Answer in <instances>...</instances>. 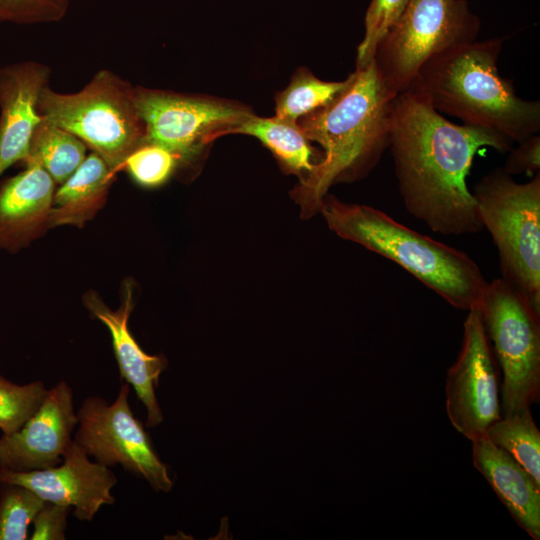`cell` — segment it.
Instances as JSON below:
<instances>
[{
  "instance_id": "25",
  "label": "cell",
  "mask_w": 540,
  "mask_h": 540,
  "mask_svg": "<svg viewBox=\"0 0 540 540\" xmlns=\"http://www.w3.org/2000/svg\"><path fill=\"white\" fill-rule=\"evenodd\" d=\"M179 162V158L168 149L143 142L129 154L123 167L139 185L153 188L164 184Z\"/></svg>"
},
{
  "instance_id": "1",
  "label": "cell",
  "mask_w": 540,
  "mask_h": 540,
  "mask_svg": "<svg viewBox=\"0 0 540 540\" xmlns=\"http://www.w3.org/2000/svg\"><path fill=\"white\" fill-rule=\"evenodd\" d=\"M513 143L491 129L447 120L414 89L393 101L388 149L399 192L407 211L436 233L484 229L467 176L480 150L505 153Z\"/></svg>"
},
{
  "instance_id": "29",
  "label": "cell",
  "mask_w": 540,
  "mask_h": 540,
  "mask_svg": "<svg viewBox=\"0 0 540 540\" xmlns=\"http://www.w3.org/2000/svg\"><path fill=\"white\" fill-rule=\"evenodd\" d=\"M503 170L510 175L526 174L533 177L540 173V136L533 134L512 147Z\"/></svg>"
},
{
  "instance_id": "13",
  "label": "cell",
  "mask_w": 540,
  "mask_h": 540,
  "mask_svg": "<svg viewBox=\"0 0 540 540\" xmlns=\"http://www.w3.org/2000/svg\"><path fill=\"white\" fill-rule=\"evenodd\" d=\"M77 424L72 390L59 382L19 430L0 437V468L26 472L61 464Z\"/></svg>"
},
{
  "instance_id": "6",
  "label": "cell",
  "mask_w": 540,
  "mask_h": 540,
  "mask_svg": "<svg viewBox=\"0 0 540 540\" xmlns=\"http://www.w3.org/2000/svg\"><path fill=\"white\" fill-rule=\"evenodd\" d=\"M479 220L497 246L504 280L540 311V173L518 183L496 168L472 192Z\"/></svg>"
},
{
  "instance_id": "19",
  "label": "cell",
  "mask_w": 540,
  "mask_h": 540,
  "mask_svg": "<svg viewBox=\"0 0 540 540\" xmlns=\"http://www.w3.org/2000/svg\"><path fill=\"white\" fill-rule=\"evenodd\" d=\"M257 138L276 158L282 170L304 180L322 160L323 152L311 145L297 122L277 116L264 118L252 115L231 134Z\"/></svg>"
},
{
  "instance_id": "23",
  "label": "cell",
  "mask_w": 540,
  "mask_h": 540,
  "mask_svg": "<svg viewBox=\"0 0 540 540\" xmlns=\"http://www.w3.org/2000/svg\"><path fill=\"white\" fill-rule=\"evenodd\" d=\"M46 503L23 485L1 482L0 540L27 539L29 525Z\"/></svg>"
},
{
  "instance_id": "12",
  "label": "cell",
  "mask_w": 540,
  "mask_h": 540,
  "mask_svg": "<svg viewBox=\"0 0 540 540\" xmlns=\"http://www.w3.org/2000/svg\"><path fill=\"white\" fill-rule=\"evenodd\" d=\"M88 457L72 440L61 464L26 472L0 468V483L23 485L47 502L71 507L78 520L92 521L103 505L114 503L111 490L117 479L109 467Z\"/></svg>"
},
{
  "instance_id": "10",
  "label": "cell",
  "mask_w": 540,
  "mask_h": 540,
  "mask_svg": "<svg viewBox=\"0 0 540 540\" xmlns=\"http://www.w3.org/2000/svg\"><path fill=\"white\" fill-rule=\"evenodd\" d=\"M128 393L125 382L111 404L96 396L86 398L77 412L79 427L74 440L96 462L107 467L121 465L154 490L168 492L173 482L142 423L133 415Z\"/></svg>"
},
{
  "instance_id": "7",
  "label": "cell",
  "mask_w": 540,
  "mask_h": 540,
  "mask_svg": "<svg viewBox=\"0 0 540 540\" xmlns=\"http://www.w3.org/2000/svg\"><path fill=\"white\" fill-rule=\"evenodd\" d=\"M476 307L502 368L503 415L530 409L540 398V311L503 278L487 283Z\"/></svg>"
},
{
  "instance_id": "22",
  "label": "cell",
  "mask_w": 540,
  "mask_h": 540,
  "mask_svg": "<svg viewBox=\"0 0 540 540\" xmlns=\"http://www.w3.org/2000/svg\"><path fill=\"white\" fill-rule=\"evenodd\" d=\"M351 75L343 81H324L306 67L299 68L289 85L277 93L275 116L297 122L303 116L328 104L349 85Z\"/></svg>"
},
{
  "instance_id": "26",
  "label": "cell",
  "mask_w": 540,
  "mask_h": 540,
  "mask_svg": "<svg viewBox=\"0 0 540 540\" xmlns=\"http://www.w3.org/2000/svg\"><path fill=\"white\" fill-rule=\"evenodd\" d=\"M409 0H371L365 15V33L358 45L356 68L373 61L378 43L403 13Z\"/></svg>"
},
{
  "instance_id": "2",
  "label": "cell",
  "mask_w": 540,
  "mask_h": 540,
  "mask_svg": "<svg viewBox=\"0 0 540 540\" xmlns=\"http://www.w3.org/2000/svg\"><path fill=\"white\" fill-rule=\"evenodd\" d=\"M350 75L345 90L297 121L304 135L323 150L322 160L291 192L303 218L319 212L331 186L369 174L389 146L397 95L384 85L374 61Z\"/></svg>"
},
{
  "instance_id": "14",
  "label": "cell",
  "mask_w": 540,
  "mask_h": 540,
  "mask_svg": "<svg viewBox=\"0 0 540 540\" xmlns=\"http://www.w3.org/2000/svg\"><path fill=\"white\" fill-rule=\"evenodd\" d=\"M49 75L50 69L35 61L0 68V176L28 154L42 120L38 100Z\"/></svg>"
},
{
  "instance_id": "8",
  "label": "cell",
  "mask_w": 540,
  "mask_h": 540,
  "mask_svg": "<svg viewBox=\"0 0 540 540\" xmlns=\"http://www.w3.org/2000/svg\"><path fill=\"white\" fill-rule=\"evenodd\" d=\"M480 27L466 0H409L378 43L373 61L384 85L398 95L430 57L476 40Z\"/></svg>"
},
{
  "instance_id": "4",
  "label": "cell",
  "mask_w": 540,
  "mask_h": 540,
  "mask_svg": "<svg viewBox=\"0 0 540 540\" xmlns=\"http://www.w3.org/2000/svg\"><path fill=\"white\" fill-rule=\"evenodd\" d=\"M319 212L328 227L400 265L459 310L476 306L486 285L479 266L465 252L418 233L387 213L326 194Z\"/></svg>"
},
{
  "instance_id": "15",
  "label": "cell",
  "mask_w": 540,
  "mask_h": 540,
  "mask_svg": "<svg viewBox=\"0 0 540 540\" xmlns=\"http://www.w3.org/2000/svg\"><path fill=\"white\" fill-rule=\"evenodd\" d=\"M132 287L126 284L122 304L116 311L107 307L94 292L84 296V304L92 315L109 330L121 377L132 385L137 397L147 411L148 427L159 425L163 414L155 395V386L165 369L167 361L161 355L145 353L128 328V319L133 308Z\"/></svg>"
},
{
  "instance_id": "20",
  "label": "cell",
  "mask_w": 540,
  "mask_h": 540,
  "mask_svg": "<svg viewBox=\"0 0 540 540\" xmlns=\"http://www.w3.org/2000/svg\"><path fill=\"white\" fill-rule=\"evenodd\" d=\"M87 146L72 133L41 120L34 130L24 164H38L62 184L86 158Z\"/></svg>"
},
{
  "instance_id": "16",
  "label": "cell",
  "mask_w": 540,
  "mask_h": 540,
  "mask_svg": "<svg viewBox=\"0 0 540 540\" xmlns=\"http://www.w3.org/2000/svg\"><path fill=\"white\" fill-rule=\"evenodd\" d=\"M6 180L0 187V247L28 244L48 228L55 181L38 164Z\"/></svg>"
},
{
  "instance_id": "5",
  "label": "cell",
  "mask_w": 540,
  "mask_h": 540,
  "mask_svg": "<svg viewBox=\"0 0 540 540\" xmlns=\"http://www.w3.org/2000/svg\"><path fill=\"white\" fill-rule=\"evenodd\" d=\"M38 112L43 120L78 137L114 172L145 140L134 87L105 69L76 93L62 94L45 86Z\"/></svg>"
},
{
  "instance_id": "11",
  "label": "cell",
  "mask_w": 540,
  "mask_h": 540,
  "mask_svg": "<svg viewBox=\"0 0 540 540\" xmlns=\"http://www.w3.org/2000/svg\"><path fill=\"white\" fill-rule=\"evenodd\" d=\"M445 395L452 426L471 442L501 418L498 370L476 306L468 310L458 358L447 371Z\"/></svg>"
},
{
  "instance_id": "9",
  "label": "cell",
  "mask_w": 540,
  "mask_h": 540,
  "mask_svg": "<svg viewBox=\"0 0 540 540\" xmlns=\"http://www.w3.org/2000/svg\"><path fill=\"white\" fill-rule=\"evenodd\" d=\"M134 101L145 140L174 153L180 161L240 126L254 113L236 102L205 95L134 87Z\"/></svg>"
},
{
  "instance_id": "18",
  "label": "cell",
  "mask_w": 540,
  "mask_h": 540,
  "mask_svg": "<svg viewBox=\"0 0 540 540\" xmlns=\"http://www.w3.org/2000/svg\"><path fill=\"white\" fill-rule=\"evenodd\" d=\"M114 171L95 152L86 156L76 171L55 191L49 227H82L103 206Z\"/></svg>"
},
{
  "instance_id": "28",
  "label": "cell",
  "mask_w": 540,
  "mask_h": 540,
  "mask_svg": "<svg viewBox=\"0 0 540 540\" xmlns=\"http://www.w3.org/2000/svg\"><path fill=\"white\" fill-rule=\"evenodd\" d=\"M72 508L47 502L35 516L31 540H64L67 516Z\"/></svg>"
},
{
  "instance_id": "27",
  "label": "cell",
  "mask_w": 540,
  "mask_h": 540,
  "mask_svg": "<svg viewBox=\"0 0 540 540\" xmlns=\"http://www.w3.org/2000/svg\"><path fill=\"white\" fill-rule=\"evenodd\" d=\"M69 0H0V23L37 24L60 21Z\"/></svg>"
},
{
  "instance_id": "17",
  "label": "cell",
  "mask_w": 540,
  "mask_h": 540,
  "mask_svg": "<svg viewBox=\"0 0 540 540\" xmlns=\"http://www.w3.org/2000/svg\"><path fill=\"white\" fill-rule=\"evenodd\" d=\"M472 460L516 523L539 540L540 483L486 435L472 441Z\"/></svg>"
},
{
  "instance_id": "3",
  "label": "cell",
  "mask_w": 540,
  "mask_h": 540,
  "mask_svg": "<svg viewBox=\"0 0 540 540\" xmlns=\"http://www.w3.org/2000/svg\"><path fill=\"white\" fill-rule=\"evenodd\" d=\"M504 38H490L445 49L418 70L409 88L439 113L463 124L491 129L513 142L540 131V102L516 94L498 70Z\"/></svg>"
},
{
  "instance_id": "24",
  "label": "cell",
  "mask_w": 540,
  "mask_h": 540,
  "mask_svg": "<svg viewBox=\"0 0 540 540\" xmlns=\"http://www.w3.org/2000/svg\"><path fill=\"white\" fill-rule=\"evenodd\" d=\"M47 391L40 381L18 385L0 376V429L3 434L19 430L39 409Z\"/></svg>"
},
{
  "instance_id": "21",
  "label": "cell",
  "mask_w": 540,
  "mask_h": 540,
  "mask_svg": "<svg viewBox=\"0 0 540 540\" xmlns=\"http://www.w3.org/2000/svg\"><path fill=\"white\" fill-rule=\"evenodd\" d=\"M486 436L540 483V431L530 409L501 416Z\"/></svg>"
}]
</instances>
